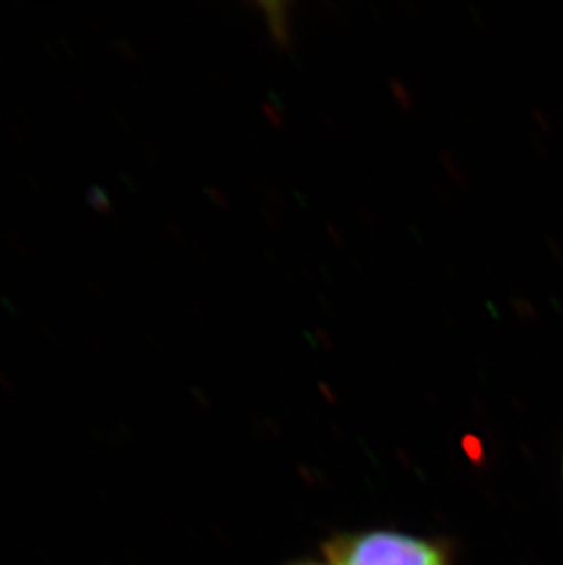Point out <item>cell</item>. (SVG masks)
<instances>
[{
    "label": "cell",
    "mask_w": 563,
    "mask_h": 565,
    "mask_svg": "<svg viewBox=\"0 0 563 565\" xmlns=\"http://www.w3.org/2000/svg\"><path fill=\"white\" fill-rule=\"evenodd\" d=\"M326 553L333 565H447L436 545L390 531L342 536Z\"/></svg>",
    "instance_id": "cell-1"
},
{
    "label": "cell",
    "mask_w": 563,
    "mask_h": 565,
    "mask_svg": "<svg viewBox=\"0 0 563 565\" xmlns=\"http://www.w3.org/2000/svg\"><path fill=\"white\" fill-rule=\"evenodd\" d=\"M86 202L99 214H105V216H113L114 214L113 200H110L107 191L103 188H97V185L88 188V191H86Z\"/></svg>",
    "instance_id": "cell-2"
}]
</instances>
